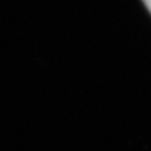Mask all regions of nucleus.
Returning <instances> with one entry per match:
<instances>
[{
  "instance_id": "obj_1",
  "label": "nucleus",
  "mask_w": 151,
  "mask_h": 151,
  "mask_svg": "<svg viewBox=\"0 0 151 151\" xmlns=\"http://www.w3.org/2000/svg\"><path fill=\"white\" fill-rule=\"evenodd\" d=\"M143 2H144V4L146 5V7L148 9V11L151 13V0H142Z\"/></svg>"
}]
</instances>
